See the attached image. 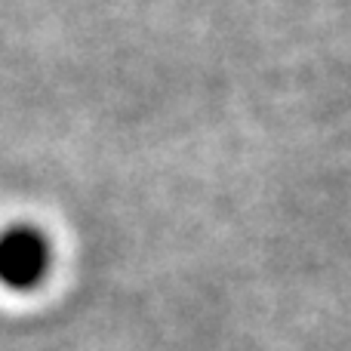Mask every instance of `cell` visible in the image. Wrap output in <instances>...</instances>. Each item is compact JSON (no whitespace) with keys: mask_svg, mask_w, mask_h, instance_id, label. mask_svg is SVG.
<instances>
[{"mask_svg":"<svg viewBox=\"0 0 351 351\" xmlns=\"http://www.w3.org/2000/svg\"><path fill=\"white\" fill-rule=\"evenodd\" d=\"M53 271V241L31 222L6 225L0 231V284L6 290L28 293Z\"/></svg>","mask_w":351,"mask_h":351,"instance_id":"obj_1","label":"cell"}]
</instances>
